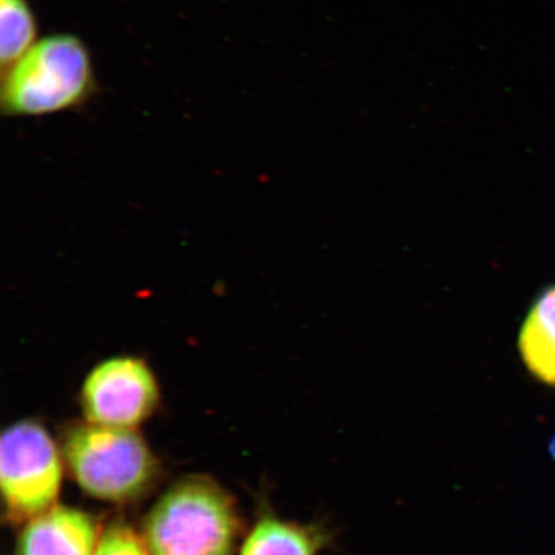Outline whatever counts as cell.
I'll return each instance as SVG.
<instances>
[{
    "mask_svg": "<svg viewBox=\"0 0 555 555\" xmlns=\"http://www.w3.org/2000/svg\"><path fill=\"white\" fill-rule=\"evenodd\" d=\"M243 530L234 498L211 478H182L145 516L151 555H234Z\"/></svg>",
    "mask_w": 555,
    "mask_h": 555,
    "instance_id": "7a4b0ae2",
    "label": "cell"
},
{
    "mask_svg": "<svg viewBox=\"0 0 555 555\" xmlns=\"http://www.w3.org/2000/svg\"><path fill=\"white\" fill-rule=\"evenodd\" d=\"M94 555H151L141 535L124 524H113L101 533Z\"/></svg>",
    "mask_w": 555,
    "mask_h": 555,
    "instance_id": "30bf717a",
    "label": "cell"
},
{
    "mask_svg": "<svg viewBox=\"0 0 555 555\" xmlns=\"http://www.w3.org/2000/svg\"><path fill=\"white\" fill-rule=\"evenodd\" d=\"M158 402L154 372L134 357H115L95 365L80 392L86 421L106 427L137 429L154 414Z\"/></svg>",
    "mask_w": 555,
    "mask_h": 555,
    "instance_id": "5b68a950",
    "label": "cell"
},
{
    "mask_svg": "<svg viewBox=\"0 0 555 555\" xmlns=\"http://www.w3.org/2000/svg\"><path fill=\"white\" fill-rule=\"evenodd\" d=\"M331 541L328 527L293 522L266 513L249 530L238 555H319Z\"/></svg>",
    "mask_w": 555,
    "mask_h": 555,
    "instance_id": "52a82bcc",
    "label": "cell"
},
{
    "mask_svg": "<svg viewBox=\"0 0 555 555\" xmlns=\"http://www.w3.org/2000/svg\"><path fill=\"white\" fill-rule=\"evenodd\" d=\"M60 448L74 481L103 502L138 501L159 476L154 451L134 428L75 423L65 429Z\"/></svg>",
    "mask_w": 555,
    "mask_h": 555,
    "instance_id": "3957f363",
    "label": "cell"
},
{
    "mask_svg": "<svg viewBox=\"0 0 555 555\" xmlns=\"http://www.w3.org/2000/svg\"><path fill=\"white\" fill-rule=\"evenodd\" d=\"M64 456L41 423L20 421L0 437V489L4 517L12 525L30 519L57 505Z\"/></svg>",
    "mask_w": 555,
    "mask_h": 555,
    "instance_id": "277c9868",
    "label": "cell"
},
{
    "mask_svg": "<svg viewBox=\"0 0 555 555\" xmlns=\"http://www.w3.org/2000/svg\"><path fill=\"white\" fill-rule=\"evenodd\" d=\"M518 345L533 376L555 386V286L533 305L520 330Z\"/></svg>",
    "mask_w": 555,
    "mask_h": 555,
    "instance_id": "ba28073f",
    "label": "cell"
},
{
    "mask_svg": "<svg viewBox=\"0 0 555 555\" xmlns=\"http://www.w3.org/2000/svg\"><path fill=\"white\" fill-rule=\"evenodd\" d=\"M30 0H0V66L10 68L39 40Z\"/></svg>",
    "mask_w": 555,
    "mask_h": 555,
    "instance_id": "9c48e42d",
    "label": "cell"
},
{
    "mask_svg": "<svg viewBox=\"0 0 555 555\" xmlns=\"http://www.w3.org/2000/svg\"><path fill=\"white\" fill-rule=\"evenodd\" d=\"M101 533L89 513L55 505L24 525L16 555H94Z\"/></svg>",
    "mask_w": 555,
    "mask_h": 555,
    "instance_id": "8992f818",
    "label": "cell"
},
{
    "mask_svg": "<svg viewBox=\"0 0 555 555\" xmlns=\"http://www.w3.org/2000/svg\"><path fill=\"white\" fill-rule=\"evenodd\" d=\"M92 53L72 33L40 38L2 73L0 114L44 117L80 111L99 93Z\"/></svg>",
    "mask_w": 555,
    "mask_h": 555,
    "instance_id": "6da1fadb",
    "label": "cell"
}]
</instances>
